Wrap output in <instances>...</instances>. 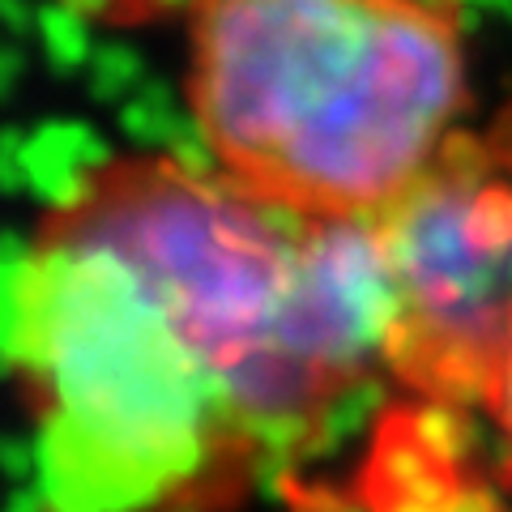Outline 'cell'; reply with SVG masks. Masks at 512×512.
I'll return each mask as SVG.
<instances>
[{
    "mask_svg": "<svg viewBox=\"0 0 512 512\" xmlns=\"http://www.w3.org/2000/svg\"><path fill=\"white\" fill-rule=\"evenodd\" d=\"M0 363L35 419L43 512H210L380 372L367 231L214 167L111 158L0 269Z\"/></svg>",
    "mask_w": 512,
    "mask_h": 512,
    "instance_id": "1",
    "label": "cell"
},
{
    "mask_svg": "<svg viewBox=\"0 0 512 512\" xmlns=\"http://www.w3.org/2000/svg\"><path fill=\"white\" fill-rule=\"evenodd\" d=\"M188 107L227 184L367 222L466 107V43L431 0H192Z\"/></svg>",
    "mask_w": 512,
    "mask_h": 512,
    "instance_id": "2",
    "label": "cell"
},
{
    "mask_svg": "<svg viewBox=\"0 0 512 512\" xmlns=\"http://www.w3.org/2000/svg\"><path fill=\"white\" fill-rule=\"evenodd\" d=\"M380 367L423 406H483L512 346V111L453 128L363 222Z\"/></svg>",
    "mask_w": 512,
    "mask_h": 512,
    "instance_id": "3",
    "label": "cell"
},
{
    "mask_svg": "<svg viewBox=\"0 0 512 512\" xmlns=\"http://www.w3.org/2000/svg\"><path fill=\"white\" fill-rule=\"evenodd\" d=\"M427 444L431 440L423 436L419 423H406L402 436L384 440L380 461L384 478H389L384 512H500L483 491L470 487L448 466V457H440Z\"/></svg>",
    "mask_w": 512,
    "mask_h": 512,
    "instance_id": "4",
    "label": "cell"
},
{
    "mask_svg": "<svg viewBox=\"0 0 512 512\" xmlns=\"http://www.w3.org/2000/svg\"><path fill=\"white\" fill-rule=\"evenodd\" d=\"M64 9H73L77 18L99 22V26H146L167 18L175 9H188L192 0H60Z\"/></svg>",
    "mask_w": 512,
    "mask_h": 512,
    "instance_id": "5",
    "label": "cell"
},
{
    "mask_svg": "<svg viewBox=\"0 0 512 512\" xmlns=\"http://www.w3.org/2000/svg\"><path fill=\"white\" fill-rule=\"evenodd\" d=\"M483 406L491 414L495 431H500V444H504V470H508V483H512V346L500 363V372H495L491 389L483 397Z\"/></svg>",
    "mask_w": 512,
    "mask_h": 512,
    "instance_id": "6",
    "label": "cell"
}]
</instances>
